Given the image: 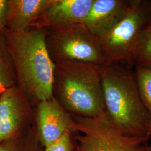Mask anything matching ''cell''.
I'll return each mask as SVG.
<instances>
[{
    "mask_svg": "<svg viewBox=\"0 0 151 151\" xmlns=\"http://www.w3.org/2000/svg\"><path fill=\"white\" fill-rule=\"evenodd\" d=\"M4 34L16 73L17 86L35 106L53 97L55 64L45 44V30L31 28L27 32Z\"/></svg>",
    "mask_w": 151,
    "mask_h": 151,
    "instance_id": "obj_1",
    "label": "cell"
},
{
    "mask_svg": "<svg viewBox=\"0 0 151 151\" xmlns=\"http://www.w3.org/2000/svg\"><path fill=\"white\" fill-rule=\"evenodd\" d=\"M105 111L123 133L151 139V119L135 73L120 64L100 65Z\"/></svg>",
    "mask_w": 151,
    "mask_h": 151,
    "instance_id": "obj_2",
    "label": "cell"
},
{
    "mask_svg": "<svg viewBox=\"0 0 151 151\" xmlns=\"http://www.w3.org/2000/svg\"><path fill=\"white\" fill-rule=\"evenodd\" d=\"M53 95L70 115H100L105 112L100 65L74 61L55 63Z\"/></svg>",
    "mask_w": 151,
    "mask_h": 151,
    "instance_id": "obj_3",
    "label": "cell"
},
{
    "mask_svg": "<svg viewBox=\"0 0 151 151\" xmlns=\"http://www.w3.org/2000/svg\"><path fill=\"white\" fill-rule=\"evenodd\" d=\"M70 116L76 151H151L150 138L123 133L106 111L92 118Z\"/></svg>",
    "mask_w": 151,
    "mask_h": 151,
    "instance_id": "obj_4",
    "label": "cell"
},
{
    "mask_svg": "<svg viewBox=\"0 0 151 151\" xmlns=\"http://www.w3.org/2000/svg\"><path fill=\"white\" fill-rule=\"evenodd\" d=\"M151 20V2L130 1L124 15L113 27L97 38L105 64H130L140 32Z\"/></svg>",
    "mask_w": 151,
    "mask_h": 151,
    "instance_id": "obj_5",
    "label": "cell"
},
{
    "mask_svg": "<svg viewBox=\"0 0 151 151\" xmlns=\"http://www.w3.org/2000/svg\"><path fill=\"white\" fill-rule=\"evenodd\" d=\"M45 30L47 48L54 64L67 61L105 64L97 38L84 23Z\"/></svg>",
    "mask_w": 151,
    "mask_h": 151,
    "instance_id": "obj_6",
    "label": "cell"
},
{
    "mask_svg": "<svg viewBox=\"0 0 151 151\" xmlns=\"http://www.w3.org/2000/svg\"><path fill=\"white\" fill-rule=\"evenodd\" d=\"M34 106L17 86L0 95V142L24 134L32 128Z\"/></svg>",
    "mask_w": 151,
    "mask_h": 151,
    "instance_id": "obj_7",
    "label": "cell"
},
{
    "mask_svg": "<svg viewBox=\"0 0 151 151\" xmlns=\"http://www.w3.org/2000/svg\"><path fill=\"white\" fill-rule=\"evenodd\" d=\"M72 119L54 97L34 106V127L44 148L71 130Z\"/></svg>",
    "mask_w": 151,
    "mask_h": 151,
    "instance_id": "obj_8",
    "label": "cell"
},
{
    "mask_svg": "<svg viewBox=\"0 0 151 151\" xmlns=\"http://www.w3.org/2000/svg\"><path fill=\"white\" fill-rule=\"evenodd\" d=\"M94 0H51L31 28L46 29L83 23Z\"/></svg>",
    "mask_w": 151,
    "mask_h": 151,
    "instance_id": "obj_9",
    "label": "cell"
},
{
    "mask_svg": "<svg viewBox=\"0 0 151 151\" xmlns=\"http://www.w3.org/2000/svg\"><path fill=\"white\" fill-rule=\"evenodd\" d=\"M130 1L94 0L84 24L99 38L108 32L124 15Z\"/></svg>",
    "mask_w": 151,
    "mask_h": 151,
    "instance_id": "obj_10",
    "label": "cell"
},
{
    "mask_svg": "<svg viewBox=\"0 0 151 151\" xmlns=\"http://www.w3.org/2000/svg\"><path fill=\"white\" fill-rule=\"evenodd\" d=\"M50 2L51 0H8L6 29L15 32L29 30Z\"/></svg>",
    "mask_w": 151,
    "mask_h": 151,
    "instance_id": "obj_11",
    "label": "cell"
},
{
    "mask_svg": "<svg viewBox=\"0 0 151 151\" xmlns=\"http://www.w3.org/2000/svg\"><path fill=\"white\" fill-rule=\"evenodd\" d=\"M17 86L16 73L4 32L0 33V91Z\"/></svg>",
    "mask_w": 151,
    "mask_h": 151,
    "instance_id": "obj_12",
    "label": "cell"
},
{
    "mask_svg": "<svg viewBox=\"0 0 151 151\" xmlns=\"http://www.w3.org/2000/svg\"><path fill=\"white\" fill-rule=\"evenodd\" d=\"M34 125L24 134L0 142V151H44Z\"/></svg>",
    "mask_w": 151,
    "mask_h": 151,
    "instance_id": "obj_13",
    "label": "cell"
},
{
    "mask_svg": "<svg viewBox=\"0 0 151 151\" xmlns=\"http://www.w3.org/2000/svg\"><path fill=\"white\" fill-rule=\"evenodd\" d=\"M133 62L151 70V20L143 28L135 47Z\"/></svg>",
    "mask_w": 151,
    "mask_h": 151,
    "instance_id": "obj_14",
    "label": "cell"
},
{
    "mask_svg": "<svg viewBox=\"0 0 151 151\" xmlns=\"http://www.w3.org/2000/svg\"><path fill=\"white\" fill-rule=\"evenodd\" d=\"M134 73L140 96L151 119V70L137 65Z\"/></svg>",
    "mask_w": 151,
    "mask_h": 151,
    "instance_id": "obj_15",
    "label": "cell"
},
{
    "mask_svg": "<svg viewBox=\"0 0 151 151\" xmlns=\"http://www.w3.org/2000/svg\"><path fill=\"white\" fill-rule=\"evenodd\" d=\"M44 151H76L72 130L60 138L44 148Z\"/></svg>",
    "mask_w": 151,
    "mask_h": 151,
    "instance_id": "obj_16",
    "label": "cell"
},
{
    "mask_svg": "<svg viewBox=\"0 0 151 151\" xmlns=\"http://www.w3.org/2000/svg\"><path fill=\"white\" fill-rule=\"evenodd\" d=\"M8 13V0H0V33L6 29Z\"/></svg>",
    "mask_w": 151,
    "mask_h": 151,
    "instance_id": "obj_17",
    "label": "cell"
},
{
    "mask_svg": "<svg viewBox=\"0 0 151 151\" xmlns=\"http://www.w3.org/2000/svg\"><path fill=\"white\" fill-rule=\"evenodd\" d=\"M150 151H151V145H150Z\"/></svg>",
    "mask_w": 151,
    "mask_h": 151,
    "instance_id": "obj_18",
    "label": "cell"
},
{
    "mask_svg": "<svg viewBox=\"0 0 151 151\" xmlns=\"http://www.w3.org/2000/svg\"><path fill=\"white\" fill-rule=\"evenodd\" d=\"M2 92L0 91V95H1V93H2Z\"/></svg>",
    "mask_w": 151,
    "mask_h": 151,
    "instance_id": "obj_19",
    "label": "cell"
}]
</instances>
